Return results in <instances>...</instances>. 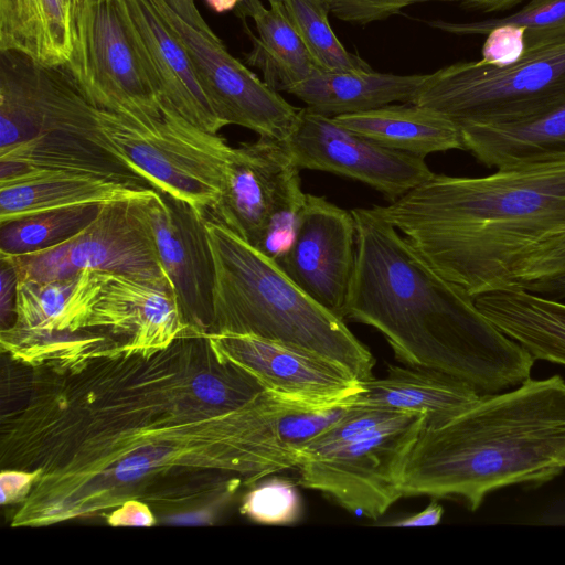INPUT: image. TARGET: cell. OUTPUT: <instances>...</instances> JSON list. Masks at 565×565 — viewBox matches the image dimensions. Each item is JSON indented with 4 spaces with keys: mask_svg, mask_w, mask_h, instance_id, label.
I'll return each mask as SVG.
<instances>
[{
    "mask_svg": "<svg viewBox=\"0 0 565 565\" xmlns=\"http://www.w3.org/2000/svg\"><path fill=\"white\" fill-rule=\"evenodd\" d=\"M18 364L26 376L9 382L0 459L2 470L34 480L12 527L106 516L128 500L218 507L250 486L244 425L264 388L211 334L149 352L96 347Z\"/></svg>",
    "mask_w": 565,
    "mask_h": 565,
    "instance_id": "obj_1",
    "label": "cell"
},
{
    "mask_svg": "<svg viewBox=\"0 0 565 565\" xmlns=\"http://www.w3.org/2000/svg\"><path fill=\"white\" fill-rule=\"evenodd\" d=\"M351 212L356 257L345 318L382 333L403 364L443 371L481 395L531 377L535 360L472 297L441 277L373 207Z\"/></svg>",
    "mask_w": 565,
    "mask_h": 565,
    "instance_id": "obj_2",
    "label": "cell"
},
{
    "mask_svg": "<svg viewBox=\"0 0 565 565\" xmlns=\"http://www.w3.org/2000/svg\"><path fill=\"white\" fill-rule=\"evenodd\" d=\"M373 210L475 299L514 287L520 264L565 234V161L499 168L479 178L433 173Z\"/></svg>",
    "mask_w": 565,
    "mask_h": 565,
    "instance_id": "obj_3",
    "label": "cell"
},
{
    "mask_svg": "<svg viewBox=\"0 0 565 565\" xmlns=\"http://www.w3.org/2000/svg\"><path fill=\"white\" fill-rule=\"evenodd\" d=\"M565 469V381L529 379L481 395L465 411L424 426L409 455L403 497L462 501L476 511L498 489L540 484Z\"/></svg>",
    "mask_w": 565,
    "mask_h": 565,
    "instance_id": "obj_4",
    "label": "cell"
},
{
    "mask_svg": "<svg viewBox=\"0 0 565 565\" xmlns=\"http://www.w3.org/2000/svg\"><path fill=\"white\" fill-rule=\"evenodd\" d=\"M214 260L210 334H241L330 359L359 381L373 377L375 359L344 323L265 255L223 224L205 221Z\"/></svg>",
    "mask_w": 565,
    "mask_h": 565,
    "instance_id": "obj_5",
    "label": "cell"
},
{
    "mask_svg": "<svg viewBox=\"0 0 565 565\" xmlns=\"http://www.w3.org/2000/svg\"><path fill=\"white\" fill-rule=\"evenodd\" d=\"M425 423L423 414L351 403L305 447L296 467L298 483L376 520L403 498L406 465Z\"/></svg>",
    "mask_w": 565,
    "mask_h": 565,
    "instance_id": "obj_6",
    "label": "cell"
},
{
    "mask_svg": "<svg viewBox=\"0 0 565 565\" xmlns=\"http://www.w3.org/2000/svg\"><path fill=\"white\" fill-rule=\"evenodd\" d=\"M565 103V38L495 66L458 62L426 74L415 104L462 126L529 121Z\"/></svg>",
    "mask_w": 565,
    "mask_h": 565,
    "instance_id": "obj_7",
    "label": "cell"
},
{
    "mask_svg": "<svg viewBox=\"0 0 565 565\" xmlns=\"http://www.w3.org/2000/svg\"><path fill=\"white\" fill-rule=\"evenodd\" d=\"M153 189L206 215L218 199L220 168L213 134L162 105V117L142 122L104 109L89 138Z\"/></svg>",
    "mask_w": 565,
    "mask_h": 565,
    "instance_id": "obj_8",
    "label": "cell"
},
{
    "mask_svg": "<svg viewBox=\"0 0 565 565\" xmlns=\"http://www.w3.org/2000/svg\"><path fill=\"white\" fill-rule=\"evenodd\" d=\"M299 171L287 141L259 137L232 147L212 220L276 259L306 199Z\"/></svg>",
    "mask_w": 565,
    "mask_h": 565,
    "instance_id": "obj_9",
    "label": "cell"
},
{
    "mask_svg": "<svg viewBox=\"0 0 565 565\" xmlns=\"http://www.w3.org/2000/svg\"><path fill=\"white\" fill-rule=\"evenodd\" d=\"M96 107L149 122L163 102L131 36L118 0L88 4L64 67Z\"/></svg>",
    "mask_w": 565,
    "mask_h": 565,
    "instance_id": "obj_10",
    "label": "cell"
},
{
    "mask_svg": "<svg viewBox=\"0 0 565 565\" xmlns=\"http://www.w3.org/2000/svg\"><path fill=\"white\" fill-rule=\"evenodd\" d=\"M149 1L185 47L212 109L225 126H242L280 141L290 138L299 108L235 58L220 38L188 24L164 0Z\"/></svg>",
    "mask_w": 565,
    "mask_h": 565,
    "instance_id": "obj_11",
    "label": "cell"
},
{
    "mask_svg": "<svg viewBox=\"0 0 565 565\" xmlns=\"http://www.w3.org/2000/svg\"><path fill=\"white\" fill-rule=\"evenodd\" d=\"M132 202L104 204L87 227L60 245L23 255L0 253V258L13 266L18 280L47 281L83 270L168 278Z\"/></svg>",
    "mask_w": 565,
    "mask_h": 565,
    "instance_id": "obj_12",
    "label": "cell"
},
{
    "mask_svg": "<svg viewBox=\"0 0 565 565\" xmlns=\"http://www.w3.org/2000/svg\"><path fill=\"white\" fill-rule=\"evenodd\" d=\"M97 110L63 66L0 51V150L50 132L89 139Z\"/></svg>",
    "mask_w": 565,
    "mask_h": 565,
    "instance_id": "obj_13",
    "label": "cell"
},
{
    "mask_svg": "<svg viewBox=\"0 0 565 565\" xmlns=\"http://www.w3.org/2000/svg\"><path fill=\"white\" fill-rule=\"evenodd\" d=\"M287 145L300 170L330 172L360 181L390 202L434 173L424 157L384 147L308 107L299 108Z\"/></svg>",
    "mask_w": 565,
    "mask_h": 565,
    "instance_id": "obj_14",
    "label": "cell"
},
{
    "mask_svg": "<svg viewBox=\"0 0 565 565\" xmlns=\"http://www.w3.org/2000/svg\"><path fill=\"white\" fill-rule=\"evenodd\" d=\"M147 227L183 318L192 331L209 333L213 319L214 260L205 221L192 205L156 190L132 202Z\"/></svg>",
    "mask_w": 565,
    "mask_h": 565,
    "instance_id": "obj_15",
    "label": "cell"
},
{
    "mask_svg": "<svg viewBox=\"0 0 565 565\" xmlns=\"http://www.w3.org/2000/svg\"><path fill=\"white\" fill-rule=\"evenodd\" d=\"M355 257L352 212L306 194L292 237L274 260L308 296L344 319Z\"/></svg>",
    "mask_w": 565,
    "mask_h": 565,
    "instance_id": "obj_16",
    "label": "cell"
},
{
    "mask_svg": "<svg viewBox=\"0 0 565 565\" xmlns=\"http://www.w3.org/2000/svg\"><path fill=\"white\" fill-rule=\"evenodd\" d=\"M87 330L109 335L128 352L163 349L194 332L185 322L169 278L104 271Z\"/></svg>",
    "mask_w": 565,
    "mask_h": 565,
    "instance_id": "obj_17",
    "label": "cell"
},
{
    "mask_svg": "<svg viewBox=\"0 0 565 565\" xmlns=\"http://www.w3.org/2000/svg\"><path fill=\"white\" fill-rule=\"evenodd\" d=\"M211 335L264 390L286 398L338 404L352 401L361 390V381L349 370L310 351L252 335Z\"/></svg>",
    "mask_w": 565,
    "mask_h": 565,
    "instance_id": "obj_18",
    "label": "cell"
},
{
    "mask_svg": "<svg viewBox=\"0 0 565 565\" xmlns=\"http://www.w3.org/2000/svg\"><path fill=\"white\" fill-rule=\"evenodd\" d=\"M131 36L163 102L212 134L225 127L212 109L192 61L149 0H118Z\"/></svg>",
    "mask_w": 565,
    "mask_h": 565,
    "instance_id": "obj_19",
    "label": "cell"
},
{
    "mask_svg": "<svg viewBox=\"0 0 565 565\" xmlns=\"http://www.w3.org/2000/svg\"><path fill=\"white\" fill-rule=\"evenodd\" d=\"M75 174L148 183L106 149L73 134H44L0 150V186Z\"/></svg>",
    "mask_w": 565,
    "mask_h": 565,
    "instance_id": "obj_20",
    "label": "cell"
},
{
    "mask_svg": "<svg viewBox=\"0 0 565 565\" xmlns=\"http://www.w3.org/2000/svg\"><path fill=\"white\" fill-rule=\"evenodd\" d=\"M360 385L351 403L423 414L425 426L454 417L481 396L471 385L448 373L403 363L387 365L384 376H373Z\"/></svg>",
    "mask_w": 565,
    "mask_h": 565,
    "instance_id": "obj_21",
    "label": "cell"
},
{
    "mask_svg": "<svg viewBox=\"0 0 565 565\" xmlns=\"http://www.w3.org/2000/svg\"><path fill=\"white\" fill-rule=\"evenodd\" d=\"M475 303L534 360L565 366V303L519 286L479 295Z\"/></svg>",
    "mask_w": 565,
    "mask_h": 565,
    "instance_id": "obj_22",
    "label": "cell"
},
{
    "mask_svg": "<svg viewBox=\"0 0 565 565\" xmlns=\"http://www.w3.org/2000/svg\"><path fill=\"white\" fill-rule=\"evenodd\" d=\"M426 75L371 71H319L287 93L329 117L355 114L395 103H415Z\"/></svg>",
    "mask_w": 565,
    "mask_h": 565,
    "instance_id": "obj_23",
    "label": "cell"
},
{
    "mask_svg": "<svg viewBox=\"0 0 565 565\" xmlns=\"http://www.w3.org/2000/svg\"><path fill=\"white\" fill-rule=\"evenodd\" d=\"M333 118L353 132L414 156L425 158L434 152L465 150L459 125L444 114L415 103L390 104Z\"/></svg>",
    "mask_w": 565,
    "mask_h": 565,
    "instance_id": "obj_24",
    "label": "cell"
},
{
    "mask_svg": "<svg viewBox=\"0 0 565 565\" xmlns=\"http://www.w3.org/2000/svg\"><path fill=\"white\" fill-rule=\"evenodd\" d=\"M460 128L465 150L488 168L565 161V103L529 121Z\"/></svg>",
    "mask_w": 565,
    "mask_h": 565,
    "instance_id": "obj_25",
    "label": "cell"
},
{
    "mask_svg": "<svg viewBox=\"0 0 565 565\" xmlns=\"http://www.w3.org/2000/svg\"><path fill=\"white\" fill-rule=\"evenodd\" d=\"M154 191L146 182L82 174L0 186V223L57 209L140 200Z\"/></svg>",
    "mask_w": 565,
    "mask_h": 565,
    "instance_id": "obj_26",
    "label": "cell"
},
{
    "mask_svg": "<svg viewBox=\"0 0 565 565\" xmlns=\"http://www.w3.org/2000/svg\"><path fill=\"white\" fill-rule=\"evenodd\" d=\"M0 51H15L49 66L65 67L73 55L65 0H0Z\"/></svg>",
    "mask_w": 565,
    "mask_h": 565,
    "instance_id": "obj_27",
    "label": "cell"
},
{
    "mask_svg": "<svg viewBox=\"0 0 565 565\" xmlns=\"http://www.w3.org/2000/svg\"><path fill=\"white\" fill-rule=\"evenodd\" d=\"M269 6L253 18L257 36L243 24L253 43L245 58L248 65L260 70L269 87L287 93L320 70L290 22L282 2Z\"/></svg>",
    "mask_w": 565,
    "mask_h": 565,
    "instance_id": "obj_28",
    "label": "cell"
},
{
    "mask_svg": "<svg viewBox=\"0 0 565 565\" xmlns=\"http://www.w3.org/2000/svg\"><path fill=\"white\" fill-rule=\"evenodd\" d=\"M103 205L57 209L0 223V253L23 255L60 245L87 227Z\"/></svg>",
    "mask_w": 565,
    "mask_h": 565,
    "instance_id": "obj_29",
    "label": "cell"
},
{
    "mask_svg": "<svg viewBox=\"0 0 565 565\" xmlns=\"http://www.w3.org/2000/svg\"><path fill=\"white\" fill-rule=\"evenodd\" d=\"M286 13L320 71H371L359 55L349 52L330 26L322 0H282Z\"/></svg>",
    "mask_w": 565,
    "mask_h": 565,
    "instance_id": "obj_30",
    "label": "cell"
},
{
    "mask_svg": "<svg viewBox=\"0 0 565 565\" xmlns=\"http://www.w3.org/2000/svg\"><path fill=\"white\" fill-rule=\"evenodd\" d=\"M503 24L524 29V51L559 40L565 38V0H530L520 10L500 18L429 22L433 28L456 35H487L493 28Z\"/></svg>",
    "mask_w": 565,
    "mask_h": 565,
    "instance_id": "obj_31",
    "label": "cell"
},
{
    "mask_svg": "<svg viewBox=\"0 0 565 565\" xmlns=\"http://www.w3.org/2000/svg\"><path fill=\"white\" fill-rule=\"evenodd\" d=\"M239 510L254 522L285 525L298 520L301 513V501L292 482L271 477L252 486L243 498Z\"/></svg>",
    "mask_w": 565,
    "mask_h": 565,
    "instance_id": "obj_32",
    "label": "cell"
},
{
    "mask_svg": "<svg viewBox=\"0 0 565 565\" xmlns=\"http://www.w3.org/2000/svg\"><path fill=\"white\" fill-rule=\"evenodd\" d=\"M332 15L337 19L355 23L367 24L387 19L402 11V9L420 2H465L463 0H322Z\"/></svg>",
    "mask_w": 565,
    "mask_h": 565,
    "instance_id": "obj_33",
    "label": "cell"
},
{
    "mask_svg": "<svg viewBox=\"0 0 565 565\" xmlns=\"http://www.w3.org/2000/svg\"><path fill=\"white\" fill-rule=\"evenodd\" d=\"M565 275V234L545 243L518 267L515 286Z\"/></svg>",
    "mask_w": 565,
    "mask_h": 565,
    "instance_id": "obj_34",
    "label": "cell"
},
{
    "mask_svg": "<svg viewBox=\"0 0 565 565\" xmlns=\"http://www.w3.org/2000/svg\"><path fill=\"white\" fill-rule=\"evenodd\" d=\"M524 29L503 24L493 28L481 49V61L504 66L518 61L524 53Z\"/></svg>",
    "mask_w": 565,
    "mask_h": 565,
    "instance_id": "obj_35",
    "label": "cell"
},
{
    "mask_svg": "<svg viewBox=\"0 0 565 565\" xmlns=\"http://www.w3.org/2000/svg\"><path fill=\"white\" fill-rule=\"evenodd\" d=\"M106 521L110 525H142L154 524L152 509L145 502L138 500H128L114 509L106 515Z\"/></svg>",
    "mask_w": 565,
    "mask_h": 565,
    "instance_id": "obj_36",
    "label": "cell"
},
{
    "mask_svg": "<svg viewBox=\"0 0 565 565\" xmlns=\"http://www.w3.org/2000/svg\"><path fill=\"white\" fill-rule=\"evenodd\" d=\"M0 263V313L3 329L13 321L18 276L10 263L2 258Z\"/></svg>",
    "mask_w": 565,
    "mask_h": 565,
    "instance_id": "obj_37",
    "label": "cell"
},
{
    "mask_svg": "<svg viewBox=\"0 0 565 565\" xmlns=\"http://www.w3.org/2000/svg\"><path fill=\"white\" fill-rule=\"evenodd\" d=\"M34 475L20 470H2L0 475L1 503L17 504L29 491Z\"/></svg>",
    "mask_w": 565,
    "mask_h": 565,
    "instance_id": "obj_38",
    "label": "cell"
},
{
    "mask_svg": "<svg viewBox=\"0 0 565 565\" xmlns=\"http://www.w3.org/2000/svg\"><path fill=\"white\" fill-rule=\"evenodd\" d=\"M164 2L188 24L194 29L203 32L204 34L217 39L218 36L214 33L211 26L203 19L202 14L198 10L194 0H164Z\"/></svg>",
    "mask_w": 565,
    "mask_h": 565,
    "instance_id": "obj_39",
    "label": "cell"
},
{
    "mask_svg": "<svg viewBox=\"0 0 565 565\" xmlns=\"http://www.w3.org/2000/svg\"><path fill=\"white\" fill-rule=\"evenodd\" d=\"M205 3L215 12L233 11L242 22H246V18H254L265 7L260 0H204Z\"/></svg>",
    "mask_w": 565,
    "mask_h": 565,
    "instance_id": "obj_40",
    "label": "cell"
},
{
    "mask_svg": "<svg viewBox=\"0 0 565 565\" xmlns=\"http://www.w3.org/2000/svg\"><path fill=\"white\" fill-rule=\"evenodd\" d=\"M444 514V509L436 501H433L429 505H427L422 511L408 515L402 519L393 520L387 523H383L385 526H430L436 525L441 521Z\"/></svg>",
    "mask_w": 565,
    "mask_h": 565,
    "instance_id": "obj_41",
    "label": "cell"
},
{
    "mask_svg": "<svg viewBox=\"0 0 565 565\" xmlns=\"http://www.w3.org/2000/svg\"><path fill=\"white\" fill-rule=\"evenodd\" d=\"M519 287L554 299L563 298L565 297V275L548 280L526 282Z\"/></svg>",
    "mask_w": 565,
    "mask_h": 565,
    "instance_id": "obj_42",
    "label": "cell"
},
{
    "mask_svg": "<svg viewBox=\"0 0 565 565\" xmlns=\"http://www.w3.org/2000/svg\"><path fill=\"white\" fill-rule=\"evenodd\" d=\"M65 1H66L68 11H70V15H71L72 38H73V43H74V40H75L77 33L79 32L83 21H84L85 12L87 10V0H65Z\"/></svg>",
    "mask_w": 565,
    "mask_h": 565,
    "instance_id": "obj_43",
    "label": "cell"
},
{
    "mask_svg": "<svg viewBox=\"0 0 565 565\" xmlns=\"http://www.w3.org/2000/svg\"><path fill=\"white\" fill-rule=\"evenodd\" d=\"M463 3L479 8L486 12L505 10L520 4L524 0H463Z\"/></svg>",
    "mask_w": 565,
    "mask_h": 565,
    "instance_id": "obj_44",
    "label": "cell"
},
{
    "mask_svg": "<svg viewBox=\"0 0 565 565\" xmlns=\"http://www.w3.org/2000/svg\"><path fill=\"white\" fill-rule=\"evenodd\" d=\"M102 1H105V0H87V6L88 4H95V3H98V2H102Z\"/></svg>",
    "mask_w": 565,
    "mask_h": 565,
    "instance_id": "obj_45",
    "label": "cell"
},
{
    "mask_svg": "<svg viewBox=\"0 0 565 565\" xmlns=\"http://www.w3.org/2000/svg\"><path fill=\"white\" fill-rule=\"evenodd\" d=\"M268 1H269V4H274V3L282 2V0H268Z\"/></svg>",
    "mask_w": 565,
    "mask_h": 565,
    "instance_id": "obj_46",
    "label": "cell"
}]
</instances>
